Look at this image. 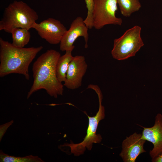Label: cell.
<instances>
[{"label":"cell","instance_id":"6da1fadb","mask_svg":"<svg viewBox=\"0 0 162 162\" xmlns=\"http://www.w3.org/2000/svg\"><path fill=\"white\" fill-rule=\"evenodd\" d=\"M61 56L58 52L48 50L34 63L32 68L34 81L27 99L41 89L45 90L50 96L55 98L63 95L64 85L58 80L56 73V64Z\"/></svg>","mask_w":162,"mask_h":162},{"label":"cell","instance_id":"7a4b0ae2","mask_svg":"<svg viewBox=\"0 0 162 162\" xmlns=\"http://www.w3.org/2000/svg\"><path fill=\"white\" fill-rule=\"evenodd\" d=\"M42 46L20 48L0 38V76L12 73L23 75L28 80V68Z\"/></svg>","mask_w":162,"mask_h":162},{"label":"cell","instance_id":"3957f363","mask_svg":"<svg viewBox=\"0 0 162 162\" xmlns=\"http://www.w3.org/2000/svg\"><path fill=\"white\" fill-rule=\"evenodd\" d=\"M38 18L37 13L22 1H15L5 9L0 21V31L11 33L15 28L29 30Z\"/></svg>","mask_w":162,"mask_h":162},{"label":"cell","instance_id":"277c9868","mask_svg":"<svg viewBox=\"0 0 162 162\" xmlns=\"http://www.w3.org/2000/svg\"><path fill=\"white\" fill-rule=\"evenodd\" d=\"M89 89L94 90L98 97L99 102V108L98 112L94 116L90 117L84 112L88 118V125L87 130V134L83 140L77 143H74L71 142L70 143H66L63 146L70 148L71 152L75 156H79L84 154L87 149L90 150L93 143H99L102 140L101 135L96 134L98 124L100 121L105 118V108L102 104L103 95L100 88L98 86L91 84L89 86Z\"/></svg>","mask_w":162,"mask_h":162},{"label":"cell","instance_id":"5b68a950","mask_svg":"<svg viewBox=\"0 0 162 162\" xmlns=\"http://www.w3.org/2000/svg\"><path fill=\"white\" fill-rule=\"evenodd\" d=\"M141 28L135 26L114 40L111 53L113 58L122 60L134 56L144 45L141 36Z\"/></svg>","mask_w":162,"mask_h":162},{"label":"cell","instance_id":"8992f818","mask_svg":"<svg viewBox=\"0 0 162 162\" xmlns=\"http://www.w3.org/2000/svg\"><path fill=\"white\" fill-rule=\"evenodd\" d=\"M117 4V0H94L93 28L99 30L108 25H121L122 19L116 15Z\"/></svg>","mask_w":162,"mask_h":162},{"label":"cell","instance_id":"52a82bcc","mask_svg":"<svg viewBox=\"0 0 162 162\" xmlns=\"http://www.w3.org/2000/svg\"><path fill=\"white\" fill-rule=\"evenodd\" d=\"M32 28L39 36L49 43L53 45L60 44L67 30L59 20L49 18L38 23L34 24Z\"/></svg>","mask_w":162,"mask_h":162},{"label":"cell","instance_id":"ba28073f","mask_svg":"<svg viewBox=\"0 0 162 162\" xmlns=\"http://www.w3.org/2000/svg\"><path fill=\"white\" fill-rule=\"evenodd\" d=\"M88 29L81 17L76 18L71 23L69 29L64 35L59 44L60 50L62 51H72L75 47L74 45V42L80 37L84 38L85 48H87L89 38Z\"/></svg>","mask_w":162,"mask_h":162},{"label":"cell","instance_id":"9c48e42d","mask_svg":"<svg viewBox=\"0 0 162 162\" xmlns=\"http://www.w3.org/2000/svg\"><path fill=\"white\" fill-rule=\"evenodd\" d=\"M87 68L88 65L84 56H74L70 64L64 86L71 90L80 88L82 85V79Z\"/></svg>","mask_w":162,"mask_h":162},{"label":"cell","instance_id":"30bf717a","mask_svg":"<svg viewBox=\"0 0 162 162\" xmlns=\"http://www.w3.org/2000/svg\"><path fill=\"white\" fill-rule=\"evenodd\" d=\"M140 126L143 128L142 138L153 145V148L149 152L152 160L153 159L162 153V115L160 113L156 115L153 126Z\"/></svg>","mask_w":162,"mask_h":162},{"label":"cell","instance_id":"8fae6325","mask_svg":"<svg viewBox=\"0 0 162 162\" xmlns=\"http://www.w3.org/2000/svg\"><path fill=\"white\" fill-rule=\"evenodd\" d=\"M146 140L142 138V134L136 132L127 136L122 143L119 155L124 162H135L137 157L146 152L144 148Z\"/></svg>","mask_w":162,"mask_h":162},{"label":"cell","instance_id":"7c38bea8","mask_svg":"<svg viewBox=\"0 0 162 162\" xmlns=\"http://www.w3.org/2000/svg\"><path fill=\"white\" fill-rule=\"evenodd\" d=\"M72 51H67L63 55L59 58L56 65V73L58 80L61 82H64L70 64L74 56Z\"/></svg>","mask_w":162,"mask_h":162},{"label":"cell","instance_id":"4fadbf2b","mask_svg":"<svg viewBox=\"0 0 162 162\" xmlns=\"http://www.w3.org/2000/svg\"><path fill=\"white\" fill-rule=\"evenodd\" d=\"M12 34V44L15 46L23 48L29 42L31 38L29 30L26 28H15L11 33Z\"/></svg>","mask_w":162,"mask_h":162},{"label":"cell","instance_id":"5bb4252c","mask_svg":"<svg viewBox=\"0 0 162 162\" xmlns=\"http://www.w3.org/2000/svg\"><path fill=\"white\" fill-rule=\"evenodd\" d=\"M121 14L129 17L133 13L138 11L141 7L139 0H117Z\"/></svg>","mask_w":162,"mask_h":162},{"label":"cell","instance_id":"9a60e30c","mask_svg":"<svg viewBox=\"0 0 162 162\" xmlns=\"http://www.w3.org/2000/svg\"><path fill=\"white\" fill-rule=\"evenodd\" d=\"M1 162H44L38 156L32 155L23 157L10 156L4 153L1 150L0 151Z\"/></svg>","mask_w":162,"mask_h":162},{"label":"cell","instance_id":"2e32d148","mask_svg":"<svg viewBox=\"0 0 162 162\" xmlns=\"http://www.w3.org/2000/svg\"><path fill=\"white\" fill-rule=\"evenodd\" d=\"M87 9L86 17L84 20V22L88 29L93 28L92 16L94 7V0H85Z\"/></svg>","mask_w":162,"mask_h":162},{"label":"cell","instance_id":"e0dca14e","mask_svg":"<svg viewBox=\"0 0 162 162\" xmlns=\"http://www.w3.org/2000/svg\"><path fill=\"white\" fill-rule=\"evenodd\" d=\"M14 121L12 120L9 122L5 123L0 126V141L5 133L8 128L13 123Z\"/></svg>","mask_w":162,"mask_h":162},{"label":"cell","instance_id":"ac0fdd59","mask_svg":"<svg viewBox=\"0 0 162 162\" xmlns=\"http://www.w3.org/2000/svg\"><path fill=\"white\" fill-rule=\"evenodd\" d=\"M151 160L152 162H162V153Z\"/></svg>","mask_w":162,"mask_h":162}]
</instances>
